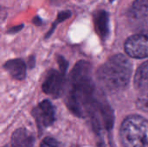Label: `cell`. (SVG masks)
<instances>
[{"label": "cell", "mask_w": 148, "mask_h": 147, "mask_svg": "<svg viewBox=\"0 0 148 147\" xmlns=\"http://www.w3.org/2000/svg\"><path fill=\"white\" fill-rule=\"evenodd\" d=\"M34 137L24 128L15 131L11 137L12 147H34Z\"/></svg>", "instance_id": "obj_8"}, {"label": "cell", "mask_w": 148, "mask_h": 147, "mask_svg": "<svg viewBox=\"0 0 148 147\" xmlns=\"http://www.w3.org/2000/svg\"><path fill=\"white\" fill-rule=\"evenodd\" d=\"M95 28H96V31L98 32V34L101 37L106 38L109 33L108 14L104 10H101L97 12L95 16Z\"/></svg>", "instance_id": "obj_12"}, {"label": "cell", "mask_w": 148, "mask_h": 147, "mask_svg": "<svg viewBox=\"0 0 148 147\" xmlns=\"http://www.w3.org/2000/svg\"><path fill=\"white\" fill-rule=\"evenodd\" d=\"M32 115L40 130L50 126L56 120L55 108L51 102L47 100L40 102L33 109Z\"/></svg>", "instance_id": "obj_6"}, {"label": "cell", "mask_w": 148, "mask_h": 147, "mask_svg": "<svg viewBox=\"0 0 148 147\" xmlns=\"http://www.w3.org/2000/svg\"><path fill=\"white\" fill-rule=\"evenodd\" d=\"M92 67L85 61L78 62L70 73L69 88L66 96L69 109L78 117L88 116L95 101Z\"/></svg>", "instance_id": "obj_1"}, {"label": "cell", "mask_w": 148, "mask_h": 147, "mask_svg": "<svg viewBox=\"0 0 148 147\" xmlns=\"http://www.w3.org/2000/svg\"><path fill=\"white\" fill-rule=\"evenodd\" d=\"M88 116L90 118L93 127L97 132L101 130H110L113 126V111L106 101L95 99Z\"/></svg>", "instance_id": "obj_4"}, {"label": "cell", "mask_w": 148, "mask_h": 147, "mask_svg": "<svg viewBox=\"0 0 148 147\" xmlns=\"http://www.w3.org/2000/svg\"><path fill=\"white\" fill-rule=\"evenodd\" d=\"M69 16H70V12H69V11H63V12H61V13L58 15V17H57V20H56V23L55 22L54 26L52 27V29H51L50 32H49V34H48V35H50V33L54 30L55 26H56V24H57L58 23H60V22H62V21H63V20H65V19L69 18Z\"/></svg>", "instance_id": "obj_15"}, {"label": "cell", "mask_w": 148, "mask_h": 147, "mask_svg": "<svg viewBox=\"0 0 148 147\" xmlns=\"http://www.w3.org/2000/svg\"><path fill=\"white\" fill-rule=\"evenodd\" d=\"M130 16L139 21L148 20V0H135L130 10Z\"/></svg>", "instance_id": "obj_11"}, {"label": "cell", "mask_w": 148, "mask_h": 147, "mask_svg": "<svg viewBox=\"0 0 148 147\" xmlns=\"http://www.w3.org/2000/svg\"><path fill=\"white\" fill-rule=\"evenodd\" d=\"M64 74L65 73L62 71L58 72L57 70L51 69L42 83V88L43 92L54 98L61 97L66 87Z\"/></svg>", "instance_id": "obj_5"}, {"label": "cell", "mask_w": 148, "mask_h": 147, "mask_svg": "<svg viewBox=\"0 0 148 147\" xmlns=\"http://www.w3.org/2000/svg\"><path fill=\"white\" fill-rule=\"evenodd\" d=\"M4 69L16 80H23L26 75V65L21 59H13L6 62L3 66Z\"/></svg>", "instance_id": "obj_9"}, {"label": "cell", "mask_w": 148, "mask_h": 147, "mask_svg": "<svg viewBox=\"0 0 148 147\" xmlns=\"http://www.w3.org/2000/svg\"><path fill=\"white\" fill-rule=\"evenodd\" d=\"M57 61H58V64H59V66H60V68H61V71H62V72H66V69H67V68H68V62L65 61V59L63 58V57H62V56H60V57H58V59H57Z\"/></svg>", "instance_id": "obj_16"}, {"label": "cell", "mask_w": 148, "mask_h": 147, "mask_svg": "<svg viewBox=\"0 0 148 147\" xmlns=\"http://www.w3.org/2000/svg\"><path fill=\"white\" fill-rule=\"evenodd\" d=\"M137 107L144 112L148 113V90L144 91L138 98L136 102Z\"/></svg>", "instance_id": "obj_13"}, {"label": "cell", "mask_w": 148, "mask_h": 147, "mask_svg": "<svg viewBox=\"0 0 148 147\" xmlns=\"http://www.w3.org/2000/svg\"><path fill=\"white\" fill-rule=\"evenodd\" d=\"M133 66L123 55L110 57L97 70V79L101 86L109 92H119L128 85Z\"/></svg>", "instance_id": "obj_2"}, {"label": "cell", "mask_w": 148, "mask_h": 147, "mask_svg": "<svg viewBox=\"0 0 148 147\" xmlns=\"http://www.w3.org/2000/svg\"><path fill=\"white\" fill-rule=\"evenodd\" d=\"M134 86L142 92L148 90V61L138 68L134 76Z\"/></svg>", "instance_id": "obj_10"}, {"label": "cell", "mask_w": 148, "mask_h": 147, "mask_svg": "<svg viewBox=\"0 0 148 147\" xmlns=\"http://www.w3.org/2000/svg\"><path fill=\"white\" fill-rule=\"evenodd\" d=\"M109 1H110V2H113V1H114V0H109Z\"/></svg>", "instance_id": "obj_17"}, {"label": "cell", "mask_w": 148, "mask_h": 147, "mask_svg": "<svg viewBox=\"0 0 148 147\" xmlns=\"http://www.w3.org/2000/svg\"><path fill=\"white\" fill-rule=\"evenodd\" d=\"M126 53L134 58L148 57V36L144 35L132 36L125 42Z\"/></svg>", "instance_id": "obj_7"}, {"label": "cell", "mask_w": 148, "mask_h": 147, "mask_svg": "<svg viewBox=\"0 0 148 147\" xmlns=\"http://www.w3.org/2000/svg\"><path fill=\"white\" fill-rule=\"evenodd\" d=\"M124 147H148V120L139 115L127 117L120 130Z\"/></svg>", "instance_id": "obj_3"}, {"label": "cell", "mask_w": 148, "mask_h": 147, "mask_svg": "<svg viewBox=\"0 0 148 147\" xmlns=\"http://www.w3.org/2000/svg\"><path fill=\"white\" fill-rule=\"evenodd\" d=\"M40 147H59V143L56 139L51 137H47L42 139Z\"/></svg>", "instance_id": "obj_14"}]
</instances>
